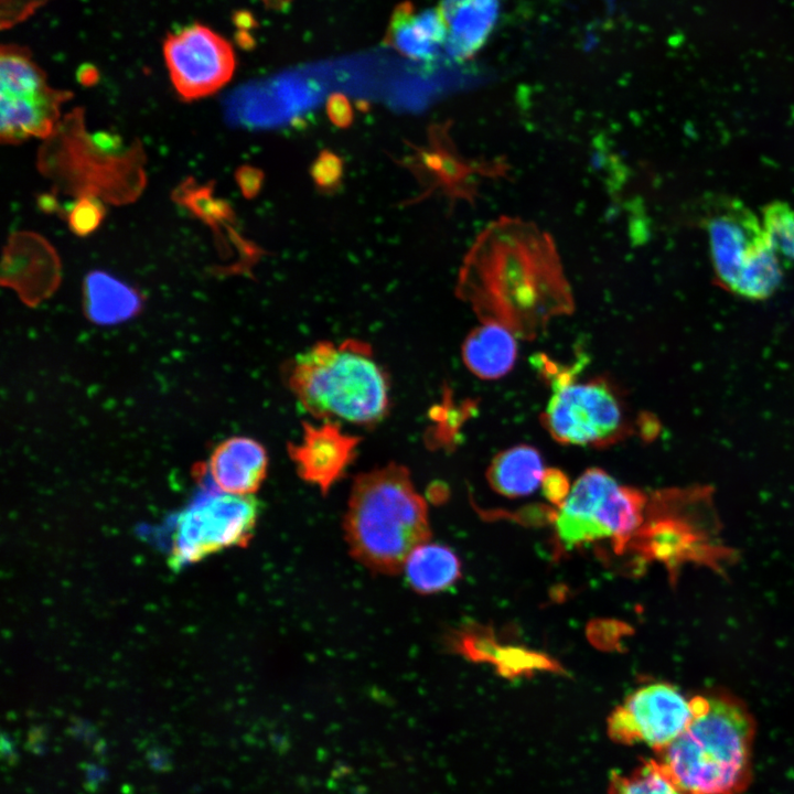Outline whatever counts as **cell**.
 Returning a JSON list of instances; mask_svg holds the SVG:
<instances>
[{"label": "cell", "instance_id": "1", "mask_svg": "<svg viewBox=\"0 0 794 794\" xmlns=\"http://www.w3.org/2000/svg\"><path fill=\"white\" fill-rule=\"evenodd\" d=\"M458 293L482 321L530 337L572 310L556 245L535 224L503 216L478 236L460 269Z\"/></svg>", "mask_w": 794, "mask_h": 794}, {"label": "cell", "instance_id": "2", "mask_svg": "<svg viewBox=\"0 0 794 794\" xmlns=\"http://www.w3.org/2000/svg\"><path fill=\"white\" fill-rule=\"evenodd\" d=\"M287 383L300 406L321 421L372 426L390 406L386 372L371 345L355 339L318 342L297 354Z\"/></svg>", "mask_w": 794, "mask_h": 794}, {"label": "cell", "instance_id": "3", "mask_svg": "<svg viewBox=\"0 0 794 794\" xmlns=\"http://www.w3.org/2000/svg\"><path fill=\"white\" fill-rule=\"evenodd\" d=\"M352 555L369 569L396 573L430 537L428 508L408 469L397 463L357 475L344 518Z\"/></svg>", "mask_w": 794, "mask_h": 794}, {"label": "cell", "instance_id": "4", "mask_svg": "<svg viewBox=\"0 0 794 794\" xmlns=\"http://www.w3.org/2000/svg\"><path fill=\"white\" fill-rule=\"evenodd\" d=\"M687 728L659 764L690 794H740L750 783L754 722L730 697L695 696Z\"/></svg>", "mask_w": 794, "mask_h": 794}, {"label": "cell", "instance_id": "5", "mask_svg": "<svg viewBox=\"0 0 794 794\" xmlns=\"http://www.w3.org/2000/svg\"><path fill=\"white\" fill-rule=\"evenodd\" d=\"M713 269L722 286L743 298L763 300L782 280L779 254L763 224L739 202L725 203L707 218Z\"/></svg>", "mask_w": 794, "mask_h": 794}, {"label": "cell", "instance_id": "6", "mask_svg": "<svg viewBox=\"0 0 794 794\" xmlns=\"http://www.w3.org/2000/svg\"><path fill=\"white\" fill-rule=\"evenodd\" d=\"M552 393L543 422L558 442L600 447L626 433V410L605 380L578 379L575 371L551 372Z\"/></svg>", "mask_w": 794, "mask_h": 794}, {"label": "cell", "instance_id": "7", "mask_svg": "<svg viewBox=\"0 0 794 794\" xmlns=\"http://www.w3.org/2000/svg\"><path fill=\"white\" fill-rule=\"evenodd\" d=\"M640 517L634 489L621 485L605 471L586 470L570 487L556 515V530L565 547L629 535Z\"/></svg>", "mask_w": 794, "mask_h": 794}, {"label": "cell", "instance_id": "8", "mask_svg": "<svg viewBox=\"0 0 794 794\" xmlns=\"http://www.w3.org/2000/svg\"><path fill=\"white\" fill-rule=\"evenodd\" d=\"M258 514L253 495L229 494L215 486L203 492L176 518L170 565L179 569L222 549L245 545Z\"/></svg>", "mask_w": 794, "mask_h": 794}, {"label": "cell", "instance_id": "9", "mask_svg": "<svg viewBox=\"0 0 794 794\" xmlns=\"http://www.w3.org/2000/svg\"><path fill=\"white\" fill-rule=\"evenodd\" d=\"M162 51L171 82L185 100L214 94L235 71L232 45L202 23L195 22L169 33Z\"/></svg>", "mask_w": 794, "mask_h": 794}, {"label": "cell", "instance_id": "10", "mask_svg": "<svg viewBox=\"0 0 794 794\" xmlns=\"http://www.w3.org/2000/svg\"><path fill=\"white\" fill-rule=\"evenodd\" d=\"M694 711V697L687 698L669 684H651L616 707L609 718V732L616 741L662 752L687 728Z\"/></svg>", "mask_w": 794, "mask_h": 794}, {"label": "cell", "instance_id": "11", "mask_svg": "<svg viewBox=\"0 0 794 794\" xmlns=\"http://www.w3.org/2000/svg\"><path fill=\"white\" fill-rule=\"evenodd\" d=\"M449 127L433 125L429 146L416 148L409 167L426 186L425 195L439 190L452 203L458 198L474 203L480 184L506 176L509 165L502 159L475 161L462 157L451 140Z\"/></svg>", "mask_w": 794, "mask_h": 794}, {"label": "cell", "instance_id": "12", "mask_svg": "<svg viewBox=\"0 0 794 794\" xmlns=\"http://www.w3.org/2000/svg\"><path fill=\"white\" fill-rule=\"evenodd\" d=\"M358 443L339 422H305L300 441L290 443L288 452L299 476L328 493L353 462Z\"/></svg>", "mask_w": 794, "mask_h": 794}, {"label": "cell", "instance_id": "13", "mask_svg": "<svg viewBox=\"0 0 794 794\" xmlns=\"http://www.w3.org/2000/svg\"><path fill=\"white\" fill-rule=\"evenodd\" d=\"M2 279L22 292L28 301L45 296L57 283L58 260L52 246L31 233H19L9 240L3 255Z\"/></svg>", "mask_w": 794, "mask_h": 794}, {"label": "cell", "instance_id": "14", "mask_svg": "<svg viewBox=\"0 0 794 794\" xmlns=\"http://www.w3.org/2000/svg\"><path fill=\"white\" fill-rule=\"evenodd\" d=\"M267 469L268 455L261 443L249 437H232L214 448L203 473L222 492L253 495L265 480Z\"/></svg>", "mask_w": 794, "mask_h": 794}, {"label": "cell", "instance_id": "15", "mask_svg": "<svg viewBox=\"0 0 794 794\" xmlns=\"http://www.w3.org/2000/svg\"><path fill=\"white\" fill-rule=\"evenodd\" d=\"M69 96L49 85L25 94H1V141L18 143L30 137H47L53 132L60 106Z\"/></svg>", "mask_w": 794, "mask_h": 794}, {"label": "cell", "instance_id": "16", "mask_svg": "<svg viewBox=\"0 0 794 794\" xmlns=\"http://www.w3.org/2000/svg\"><path fill=\"white\" fill-rule=\"evenodd\" d=\"M502 0H443L446 52L455 61L472 58L487 42L498 20Z\"/></svg>", "mask_w": 794, "mask_h": 794}, {"label": "cell", "instance_id": "17", "mask_svg": "<svg viewBox=\"0 0 794 794\" xmlns=\"http://www.w3.org/2000/svg\"><path fill=\"white\" fill-rule=\"evenodd\" d=\"M447 36L446 21L439 7L418 12L404 4L390 20L387 40L404 55L428 62L446 49Z\"/></svg>", "mask_w": 794, "mask_h": 794}, {"label": "cell", "instance_id": "18", "mask_svg": "<svg viewBox=\"0 0 794 794\" xmlns=\"http://www.w3.org/2000/svg\"><path fill=\"white\" fill-rule=\"evenodd\" d=\"M516 334L494 321H482L465 337L462 360L481 379H498L513 368L517 357Z\"/></svg>", "mask_w": 794, "mask_h": 794}, {"label": "cell", "instance_id": "19", "mask_svg": "<svg viewBox=\"0 0 794 794\" xmlns=\"http://www.w3.org/2000/svg\"><path fill=\"white\" fill-rule=\"evenodd\" d=\"M546 471L537 449L518 444L500 452L493 459L486 478L495 492L507 497H522L541 486Z\"/></svg>", "mask_w": 794, "mask_h": 794}, {"label": "cell", "instance_id": "20", "mask_svg": "<svg viewBox=\"0 0 794 794\" xmlns=\"http://www.w3.org/2000/svg\"><path fill=\"white\" fill-rule=\"evenodd\" d=\"M88 316L97 323L111 324L133 315L141 305L139 293L111 275L96 270L84 281Z\"/></svg>", "mask_w": 794, "mask_h": 794}, {"label": "cell", "instance_id": "21", "mask_svg": "<svg viewBox=\"0 0 794 794\" xmlns=\"http://www.w3.org/2000/svg\"><path fill=\"white\" fill-rule=\"evenodd\" d=\"M404 566L408 582L421 593L446 590L461 573L460 561L449 547L427 541L411 550Z\"/></svg>", "mask_w": 794, "mask_h": 794}, {"label": "cell", "instance_id": "22", "mask_svg": "<svg viewBox=\"0 0 794 794\" xmlns=\"http://www.w3.org/2000/svg\"><path fill=\"white\" fill-rule=\"evenodd\" d=\"M611 794H690L677 785L659 762L644 763L627 775H618L611 785Z\"/></svg>", "mask_w": 794, "mask_h": 794}, {"label": "cell", "instance_id": "23", "mask_svg": "<svg viewBox=\"0 0 794 794\" xmlns=\"http://www.w3.org/2000/svg\"><path fill=\"white\" fill-rule=\"evenodd\" d=\"M762 224L777 254L794 261V210L782 202L768 204Z\"/></svg>", "mask_w": 794, "mask_h": 794}, {"label": "cell", "instance_id": "24", "mask_svg": "<svg viewBox=\"0 0 794 794\" xmlns=\"http://www.w3.org/2000/svg\"><path fill=\"white\" fill-rule=\"evenodd\" d=\"M491 663L507 677L528 674L538 669L558 670L557 664L547 656L521 647L495 648Z\"/></svg>", "mask_w": 794, "mask_h": 794}, {"label": "cell", "instance_id": "25", "mask_svg": "<svg viewBox=\"0 0 794 794\" xmlns=\"http://www.w3.org/2000/svg\"><path fill=\"white\" fill-rule=\"evenodd\" d=\"M105 216L103 203L94 195H82L68 212V225L78 236L93 233Z\"/></svg>", "mask_w": 794, "mask_h": 794}, {"label": "cell", "instance_id": "26", "mask_svg": "<svg viewBox=\"0 0 794 794\" xmlns=\"http://www.w3.org/2000/svg\"><path fill=\"white\" fill-rule=\"evenodd\" d=\"M315 185L323 192H334L342 183L344 164L342 159L330 150L319 153L310 168Z\"/></svg>", "mask_w": 794, "mask_h": 794}, {"label": "cell", "instance_id": "27", "mask_svg": "<svg viewBox=\"0 0 794 794\" xmlns=\"http://www.w3.org/2000/svg\"><path fill=\"white\" fill-rule=\"evenodd\" d=\"M51 0H1L0 25L11 29L30 18L37 9Z\"/></svg>", "mask_w": 794, "mask_h": 794}, {"label": "cell", "instance_id": "28", "mask_svg": "<svg viewBox=\"0 0 794 794\" xmlns=\"http://www.w3.org/2000/svg\"><path fill=\"white\" fill-rule=\"evenodd\" d=\"M541 489L545 496L558 506L562 504L570 491L566 476L560 471L554 469H547Z\"/></svg>", "mask_w": 794, "mask_h": 794}, {"label": "cell", "instance_id": "29", "mask_svg": "<svg viewBox=\"0 0 794 794\" xmlns=\"http://www.w3.org/2000/svg\"><path fill=\"white\" fill-rule=\"evenodd\" d=\"M326 114L339 128H346L353 121V109L346 97L335 94L328 99Z\"/></svg>", "mask_w": 794, "mask_h": 794}, {"label": "cell", "instance_id": "30", "mask_svg": "<svg viewBox=\"0 0 794 794\" xmlns=\"http://www.w3.org/2000/svg\"><path fill=\"white\" fill-rule=\"evenodd\" d=\"M264 173L261 170L244 165L236 172L237 184L245 197L251 198L258 194L264 183Z\"/></svg>", "mask_w": 794, "mask_h": 794}, {"label": "cell", "instance_id": "31", "mask_svg": "<svg viewBox=\"0 0 794 794\" xmlns=\"http://www.w3.org/2000/svg\"><path fill=\"white\" fill-rule=\"evenodd\" d=\"M146 760L148 765L157 772H168L173 766L170 751L160 747L149 749L146 753Z\"/></svg>", "mask_w": 794, "mask_h": 794}, {"label": "cell", "instance_id": "32", "mask_svg": "<svg viewBox=\"0 0 794 794\" xmlns=\"http://www.w3.org/2000/svg\"><path fill=\"white\" fill-rule=\"evenodd\" d=\"M85 787L89 792L98 790L99 785L106 780V771L95 764L88 763L84 768Z\"/></svg>", "mask_w": 794, "mask_h": 794}, {"label": "cell", "instance_id": "33", "mask_svg": "<svg viewBox=\"0 0 794 794\" xmlns=\"http://www.w3.org/2000/svg\"><path fill=\"white\" fill-rule=\"evenodd\" d=\"M25 748L36 754L42 755L46 749V734L42 728L35 727L29 731Z\"/></svg>", "mask_w": 794, "mask_h": 794}, {"label": "cell", "instance_id": "34", "mask_svg": "<svg viewBox=\"0 0 794 794\" xmlns=\"http://www.w3.org/2000/svg\"><path fill=\"white\" fill-rule=\"evenodd\" d=\"M1 759L10 766H14L19 762V754L14 744L6 732L1 734Z\"/></svg>", "mask_w": 794, "mask_h": 794}]
</instances>
